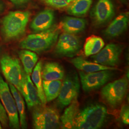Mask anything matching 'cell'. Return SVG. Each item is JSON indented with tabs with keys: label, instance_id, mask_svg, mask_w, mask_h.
<instances>
[{
	"label": "cell",
	"instance_id": "cell-9",
	"mask_svg": "<svg viewBox=\"0 0 129 129\" xmlns=\"http://www.w3.org/2000/svg\"><path fill=\"white\" fill-rule=\"evenodd\" d=\"M111 70H104L92 73L79 71L82 87L85 92L97 90L107 83L113 75Z\"/></svg>",
	"mask_w": 129,
	"mask_h": 129
},
{
	"label": "cell",
	"instance_id": "cell-20",
	"mask_svg": "<svg viewBox=\"0 0 129 129\" xmlns=\"http://www.w3.org/2000/svg\"><path fill=\"white\" fill-rule=\"evenodd\" d=\"M11 92L12 93L15 101L17 111L19 116V121L20 127L22 129L27 128V123L25 113V103L21 93L19 91L14 85L8 83Z\"/></svg>",
	"mask_w": 129,
	"mask_h": 129
},
{
	"label": "cell",
	"instance_id": "cell-11",
	"mask_svg": "<svg viewBox=\"0 0 129 129\" xmlns=\"http://www.w3.org/2000/svg\"><path fill=\"white\" fill-rule=\"evenodd\" d=\"M122 46L119 44L111 43L107 45L97 54L91 56L92 60L98 64L114 67L119 64Z\"/></svg>",
	"mask_w": 129,
	"mask_h": 129
},
{
	"label": "cell",
	"instance_id": "cell-17",
	"mask_svg": "<svg viewBox=\"0 0 129 129\" xmlns=\"http://www.w3.org/2000/svg\"><path fill=\"white\" fill-rule=\"evenodd\" d=\"M41 75L43 80L46 81L61 80L64 78V69L58 63L47 62L42 66Z\"/></svg>",
	"mask_w": 129,
	"mask_h": 129
},
{
	"label": "cell",
	"instance_id": "cell-19",
	"mask_svg": "<svg viewBox=\"0 0 129 129\" xmlns=\"http://www.w3.org/2000/svg\"><path fill=\"white\" fill-rule=\"evenodd\" d=\"M87 25V21L84 19L67 16L60 23V27L64 31L71 34H76L82 32Z\"/></svg>",
	"mask_w": 129,
	"mask_h": 129
},
{
	"label": "cell",
	"instance_id": "cell-14",
	"mask_svg": "<svg viewBox=\"0 0 129 129\" xmlns=\"http://www.w3.org/2000/svg\"><path fill=\"white\" fill-rule=\"evenodd\" d=\"M54 11L50 9L43 10L33 19L30 24V28L35 33L46 30L51 27L54 22Z\"/></svg>",
	"mask_w": 129,
	"mask_h": 129
},
{
	"label": "cell",
	"instance_id": "cell-32",
	"mask_svg": "<svg viewBox=\"0 0 129 129\" xmlns=\"http://www.w3.org/2000/svg\"><path fill=\"white\" fill-rule=\"evenodd\" d=\"M120 1H122V2H124L125 1H126V0H120Z\"/></svg>",
	"mask_w": 129,
	"mask_h": 129
},
{
	"label": "cell",
	"instance_id": "cell-13",
	"mask_svg": "<svg viewBox=\"0 0 129 129\" xmlns=\"http://www.w3.org/2000/svg\"><path fill=\"white\" fill-rule=\"evenodd\" d=\"M21 93L23 95L29 109L42 105L37 88L33 82L30 75L23 70Z\"/></svg>",
	"mask_w": 129,
	"mask_h": 129
},
{
	"label": "cell",
	"instance_id": "cell-26",
	"mask_svg": "<svg viewBox=\"0 0 129 129\" xmlns=\"http://www.w3.org/2000/svg\"><path fill=\"white\" fill-rule=\"evenodd\" d=\"M43 3L52 7L61 9L67 7L74 0H40Z\"/></svg>",
	"mask_w": 129,
	"mask_h": 129
},
{
	"label": "cell",
	"instance_id": "cell-27",
	"mask_svg": "<svg viewBox=\"0 0 129 129\" xmlns=\"http://www.w3.org/2000/svg\"><path fill=\"white\" fill-rule=\"evenodd\" d=\"M120 119L124 124H129V109L127 105H123L120 112Z\"/></svg>",
	"mask_w": 129,
	"mask_h": 129
},
{
	"label": "cell",
	"instance_id": "cell-7",
	"mask_svg": "<svg viewBox=\"0 0 129 129\" xmlns=\"http://www.w3.org/2000/svg\"><path fill=\"white\" fill-rule=\"evenodd\" d=\"M0 100L8 116L9 126L11 129L20 128L18 112L15 101L11 92L8 84L0 74Z\"/></svg>",
	"mask_w": 129,
	"mask_h": 129
},
{
	"label": "cell",
	"instance_id": "cell-2",
	"mask_svg": "<svg viewBox=\"0 0 129 129\" xmlns=\"http://www.w3.org/2000/svg\"><path fill=\"white\" fill-rule=\"evenodd\" d=\"M108 111L105 106L94 103L79 110L74 122V129H98L106 120Z\"/></svg>",
	"mask_w": 129,
	"mask_h": 129
},
{
	"label": "cell",
	"instance_id": "cell-18",
	"mask_svg": "<svg viewBox=\"0 0 129 129\" xmlns=\"http://www.w3.org/2000/svg\"><path fill=\"white\" fill-rule=\"evenodd\" d=\"M79 110L78 98H76L66 108L60 118V126L62 129H74L75 120Z\"/></svg>",
	"mask_w": 129,
	"mask_h": 129
},
{
	"label": "cell",
	"instance_id": "cell-31",
	"mask_svg": "<svg viewBox=\"0 0 129 129\" xmlns=\"http://www.w3.org/2000/svg\"><path fill=\"white\" fill-rule=\"evenodd\" d=\"M2 129V125L1 124V123H0V129Z\"/></svg>",
	"mask_w": 129,
	"mask_h": 129
},
{
	"label": "cell",
	"instance_id": "cell-23",
	"mask_svg": "<svg viewBox=\"0 0 129 129\" xmlns=\"http://www.w3.org/2000/svg\"><path fill=\"white\" fill-rule=\"evenodd\" d=\"M104 42L101 37L91 36L86 39L84 46V52L86 56L97 54L103 48Z\"/></svg>",
	"mask_w": 129,
	"mask_h": 129
},
{
	"label": "cell",
	"instance_id": "cell-5",
	"mask_svg": "<svg viewBox=\"0 0 129 129\" xmlns=\"http://www.w3.org/2000/svg\"><path fill=\"white\" fill-rule=\"evenodd\" d=\"M1 71L6 79L21 93L23 70L20 60L8 54H4L0 59Z\"/></svg>",
	"mask_w": 129,
	"mask_h": 129
},
{
	"label": "cell",
	"instance_id": "cell-25",
	"mask_svg": "<svg viewBox=\"0 0 129 129\" xmlns=\"http://www.w3.org/2000/svg\"><path fill=\"white\" fill-rule=\"evenodd\" d=\"M61 80H43V87L46 102H51L58 96L62 86Z\"/></svg>",
	"mask_w": 129,
	"mask_h": 129
},
{
	"label": "cell",
	"instance_id": "cell-28",
	"mask_svg": "<svg viewBox=\"0 0 129 129\" xmlns=\"http://www.w3.org/2000/svg\"><path fill=\"white\" fill-rule=\"evenodd\" d=\"M0 123L3 127L6 128L9 125L8 116L2 103L0 102Z\"/></svg>",
	"mask_w": 129,
	"mask_h": 129
},
{
	"label": "cell",
	"instance_id": "cell-29",
	"mask_svg": "<svg viewBox=\"0 0 129 129\" xmlns=\"http://www.w3.org/2000/svg\"><path fill=\"white\" fill-rule=\"evenodd\" d=\"M14 5L17 6H20L27 3L29 0H9Z\"/></svg>",
	"mask_w": 129,
	"mask_h": 129
},
{
	"label": "cell",
	"instance_id": "cell-16",
	"mask_svg": "<svg viewBox=\"0 0 129 129\" xmlns=\"http://www.w3.org/2000/svg\"><path fill=\"white\" fill-rule=\"evenodd\" d=\"M70 62L77 69L85 73H92L104 70H115L118 69L114 67H108L96 62H90L80 56L71 59Z\"/></svg>",
	"mask_w": 129,
	"mask_h": 129
},
{
	"label": "cell",
	"instance_id": "cell-22",
	"mask_svg": "<svg viewBox=\"0 0 129 129\" xmlns=\"http://www.w3.org/2000/svg\"><path fill=\"white\" fill-rule=\"evenodd\" d=\"M93 0H74L67 7V12L70 15L81 16L86 14L92 5Z\"/></svg>",
	"mask_w": 129,
	"mask_h": 129
},
{
	"label": "cell",
	"instance_id": "cell-24",
	"mask_svg": "<svg viewBox=\"0 0 129 129\" xmlns=\"http://www.w3.org/2000/svg\"><path fill=\"white\" fill-rule=\"evenodd\" d=\"M42 68V62L41 61H40L36 65L33 70L32 79L33 82L36 85L38 94L41 102L42 105L46 106L47 102L43 87V80L41 75Z\"/></svg>",
	"mask_w": 129,
	"mask_h": 129
},
{
	"label": "cell",
	"instance_id": "cell-10",
	"mask_svg": "<svg viewBox=\"0 0 129 129\" xmlns=\"http://www.w3.org/2000/svg\"><path fill=\"white\" fill-rule=\"evenodd\" d=\"M80 47L81 42L78 37L74 34L64 33L59 37L55 53L61 56L73 57L78 53Z\"/></svg>",
	"mask_w": 129,
	"mask_h": 129
},
{
	"label": "cell",
	"instance_id": "cell-12",
	"mask_svg": "<svg viewBox=\"0 0 129 129\" xmlns=\"http://www.w3.org/2000/svg\"><path fill=\"white\" fill-rule=\"evenodd\" d=\"M114 14V6L111 0H98L91 12V17L96 26L108 23Z\"/></svg>",
	"mask_w": 129,
	"mask_h": 129
},
{
	"label": "cell",
	"instance_id": "cell-3",
	"mask_svg": "<svg viewBox=\"0 0 129 129\" xmlns=\"http://www.w3.org/2000/svg\"><path fill=\"white\" fill-rule=\"evenodd\" d=\"M59 28L56 26L46 30L31 34L19 43V47L37 53H41L51 48L57 41Z\"/></svg>",
	"mask_w": 129,
	"mask_h": 129
},
{
	"label": "cell",
	"instance_id": "cell-15",
	"mask_svg": "<svg viewBox=\"0 0 129 129\" xmlns=\"http://www.w3.org/2000/svg\"><path fill=\"white\" fill-rule=\"evenodd\" d=\"M129 23V12L123 13L116 17L106 29L104 35L110 38L120 36L126 30Z\"/></svg>",
	"mask_w": 129,
	"mask_h": 129
},
{
	"label": "cell",
	"instance_id": "cell-1",
	"mask_svg": "<svg viewBox=\"0 0 129 129\" xmlns=\"http://www.w3.org/2000/svg\"><path fill=\"white\" fill-rule=\"evenodd\" d=\"M31 13L29 11L10 12L1 21L0 31L3 40L10 42L22 37L25 32Z\"/></svg>",
	"mask_w": 129,
	"mask_h": 129
},
{
	"label": "cell",
	"instance_id": "cell-4",
	"mask_svg": "<svg viewBox=\"0 0 129 129\" xmlns=\"http://www.w3.org/2000/svg\"><path fill=\"white\" fill-rule=\"evenodd\" d=\"M32 119L35 129H58L60 127L59 113L55 109L50 107L42 105L34 108Z\"/></svg>",
	"mask_w": 129,
	"mask_h": 129
},
{
	"label": "cell",
	"instance_id": "cell-6",
	"mask_svg": "<svg viewBox=\"0 0 129 129\" xmlns=\"http://www.w3.org/2000/svg\"><path fill=\"white\" fill-rule=\"evenodd\" d=\"M128 81L125 77L108 83L102 88L103 100L112 108L119 106L123 101L128 89Z\"/></svg>",
	"mask_w": 129,
	"mask_h": 129
},
{
	"label": "cell",
	"instance_id": "cell-30",
	"mask_svg": "<svg viewBox=\"0 0 129 129\" xmlns=\"http://www.w3.org/2000/svg\"><path fill=\"white\" fill-rule=\"evenodd\" d=\"M5 4L2 1L0 0V13L3 12L5 10Z\"/></svg>",
	"mask_w": 129,
	"mask_h": 129
},
{
	"label": "cell",
	"instance_id": "cell-21",
	"mask_svg": "<svg viewBox=\"0 0 129 129\" xmlns=\"http://www.w3.org/2000/svg\"><path fill=\"white\" fill-rule=\"evenodd\" d=\"M18 55L23 65L24 71L30 75L38 59L37 54L33 51L23 49L19 51Z\"/></svg>",
	"mask_w": 129,
	"mask_h": 129
},
{
	"label": "cell",
	"instance_id": "cell-8",
	"mask_svg": "<svg viewBox=\"0 0 129 129\" xmlns=\"http://www.w3.org/2000/svg\"><path fill=\"white\" fill-rule=\"evenodd\" d=\"M80 90V83L76 73L69 74L62 83L57 102L60 108L69 106L74 99L78 98Z\"/></svg>",
	"mask_w": 129,
	"mask_h": 129
}]
</instances>
